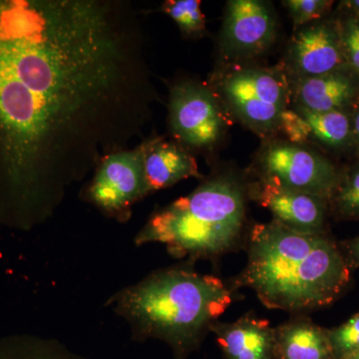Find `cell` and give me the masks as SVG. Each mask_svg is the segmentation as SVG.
Segmentation results:
<instances>
[{"instance_id": "obj_1", "label": "cell", "mask_w": 359, "mask_h": 359, "mask_svg": "<svg viewBox=\"0 0 359 359\" xmlns=\"http://www.w3.org/2000/svg\"><path fill=\"white\" fill-rule=\"evenodd\" d=\"M159 101L126 0H0V224L46 223Z\"/></svg>"}, {"instance_id": "obj_2", "label": "cell", "mask_w": 359, "mask_h": 359, "mask_svg": "<svg viewBox=\"0 0 359 359\" xmlns=\"http://www.w3.org/2000/svg\"><path fill=\"white\" fill-rule=\"evenodd\" d=\"M245 249L247 266L231 282L248 287L264 306L302 314L327 306L351 282V266L327 235H302L282 224L252 226Z\"/></svg>"}, {"instance_id": "obj_3", "label": "cell", "mask_w": 359, "mask_h": 359, "mask_svg": "<svg viewBox=\"0 0 359 359\" xmlns=\"http://www.w3.org/2000/svg\"><path fill=\"white\" fill-rule=\"evenodd\" d=\"M191 264L157 269L106 304L126 321L134 340L165 342L175 359H187L200 348L238 292L231 283L198 273Z\"/></svg>"}, {"instance_id": "obj_4", "label": "cell", "mask_w": 359, "mask_h": 359, "mask_svg": "<svg viewBox=\"0 0 359 359\" xmlns=\"http://www.w3.org/2000/svg\"><path fill=\"white\" fill-rule=\"evenodd\" d=\"M250 183L231 172L204 180L192 193L151 215L136 245L162 244L175 259L215 261L245 248Z\"/></svg>"}, {"instance_id": "obj_5", "label": "cell", "mask_w": 359, "mask_h": 359, "mask_svg": "<svg viewBox=\"0 0 359 359\" xmlns=\"http://www.w3.org/2000/svg\"><path fill=\"white\" fill-rule=\"evenodd\" d=\"M212 88L224 108L255 133L268 136L280 129V117L289 103V84L282 72L231 68Z\"/></svg>"}, {"instance_id": "obj_6", "label": "cell", "mask_w": 359, "mask_h": 359, "mask_svg": "<svg viewBox=\"0 0 359 359\" xmlns=\"http://www.w3.org/2000/svg\"><path fill=\"white\" fill-rule=\"evenodd\" d=\"M169 128L189 151H208L223 140L228 121L224 104L208 84L187 79L170 88Z\"/></svg>"}, {"instance_id": "obj_7", "label": "cell", "mask_w": 359, "mask_h": 359, "mask_svg": "<svg viewBox=\"0 0 359 359\" xmlns=\"http://www.w3.org/2000/svg\"><path fill=\"white\" fill-rule=\"evenodd\" d=\"M257 181L330 199L340 171L318 151L289 141L264 146L257 162Z\"/></svg>"}, {"instance_id": "obj_8", "label": "cell", "mask_w": 359, "mask_h": 359, "mask_svg": "<svg viewBox=\"0 0 359 359\" xmlns=\"http://www.w3.org/2000/svg\"><path fill=\"white\" fill-rule=\"evenodd\" d=\"M149 195L141 142L106 156L81 192L85 202L119 223L128 222L133 205Z\"/></svg>"}, {"instance_id": "obj_9", "label": "cell", "mask_w": 359, "mask_h": 359, "mask_svg": "<svg viewBox=\"0 0 359 359\" xmlns=\"http://www.w3.org/2000/svg\"><path fill=\"white\" fill-rule=\"evenodd\" d=\"M278 20L273 6L262 0L226 2L219 47L231 60L256 57L275 43Z\"/></svg>"}, {"instance_id": "obj_10", "label": "cell", "mask_w": 359, "mask_h": 359, "mask_svg": "<svg viewBox=\"0 0 359 359\" xmlns=\"http://www.w3.org/2000/svg\"><path fill=\"white\" fill-rule=\"evenodd\" d=\"M347 66L337 20L316 21L297 29L289 45L285 69L294 82Z\"/></svg>"}, {"instance_id": "obj_11", "label": "cell", "mask_w": 359, "mask_h": 359, "mask_svg": "<svg viewBox=\"0 0 359 359\" xmlns=\"http://www.w3.org/2000/svg\"><path fill=\"white\" fill-rule=\"evenodd\" d=\"M250 199L273 214V221L302 235H327L328 200L256 181L250 183Z\"/></svg>"}, {"instance_id": "obj_12", "label": "cell", "mask_w": 359, "mask_h": 359, "mask_svg": "<svg viewBox=\"0 0 359 359\" xmlns=\"http://www.w3.org/2000/svg\"><path fill=\"white\" fill-rule=\"evenodd\" d=\"M294 84L297 107L313 112H351L358 105L359 75L348 66Z\"/></svg>"}, {"instance_id": "obj_13", "label": "cell", "mask_w": 359, "mask_h": 359, "mask_svg": "<svg viewBox=\"0 0 359 359\" xmlns=\"http://www.w3.org/2000/svg\"><path fill=\"white\" fill-rule=\"evenodd\" d=\"M149 193L170 188L189 178L203 179L197 161L176 141L151 137L141 141Z\"/></svg>"}, {"instance_id": "obj_14", "label": "cell", "mask_w": 359, "mask_h": 359, "mask_svg": "<svg viewBox=\"0 0 359 359\" xmlns=\"http://www.w3.org/2000/svg\"><path fill=\"white\" fill-rule=\"evenodd\" d=\"M226 359H276L275 328L266 320L245 314L233 323L210 327Z\"/></svg>"}, {"instance_id": "obj_15", "label": "cell", "mask_w": 359, "mask_h": 359, "mask_svg": "<svg viewBox=\"0 0 359 359\" xmlns=\"http://www.w3.org/2000/svg\"><path fill=\"white\" fill-rule=\"evenodd\" d=\"M276 359H335L327 330L304 316L275 327Z\"/></svg>"}, {"instance_id": "obj_16", "label": "cell", "mask_w": 359, "mask_h": 359, "mask_svg": "<svg viewBox=\"0 0 359 359\" xmlns=\"http://www.w3.org/2000/svg\"><path fill=\"white\" fill-rule=\"evenodd\" d=\"M0 359H90L50 337L29 334L0 337Z\"/></svg>"}, {"instance_id": "obj_17", "label": "cell", "mask_w": 359, "mask_h": 359, "mask_svg": "<svg viewBox=\"0 0 359 359\" xmlns=\"http://www.w3.org/2000/svg\"><path fill=\"white\" fill-rule=\"evenodd\" d=\"M295 111L309 123L311 138L316 139L321 145L335 151L353 148L351 111L313 112L299 107L295 108Z\"/></svg>"}, {"instance_id": "obj_18", "label": "cell", "mask_w": 359, "mask_h": 359, "mask_svg": "<svg viewBox=\"0 0 359 359\" xmlns=\"http://www.w3.org/2000/svg\"><path fill=\"white\" fill-rule=\"evenodd\" d=\"M328 205L337 218L359 219V161L340 172Z\"/></svg>"}, {"instance_id": "obj_19", "label": "cell", "mask_w": 359, "mask_h": 359, "mask_svg": "<svg viewBox=\"0 0 359 359\" xmlns=\"http://www.w3.org/2000/svg\"><path fill=\"white\" fill-rule=\"evenodd\" d=\"M162 11L177 23L185 36H200L205 30V18L199 0H167Z\"/></svg>"}, {"instance_id": "obj_20", "label": "cell", "mask_w": 359, "mask_h": 359, "mask_svg": "<svg viewBox=\"0 0 359 359\" xmlns=\"http://www.w3.org/2000/svg\"><path fill=\"white\" fill-rule=\"evenodd\" d=\"M283 4L289 11L295 30L323 20L334 6V1L328 0H287Z\"/></svg>"}, {"instance_id": "obj_21", "label": "cell", "mask_w": 359, "mask_h": 359, "mask_svg": "<svg viewBox=\"0 0 359 359\" xmlns=\"http://www.w3.org/2000/svg\"><path fill=\"white\" fill-rule=\"evenodd\" d=\"M335 359H342L359 351V313L344 325L327 330Z\"/></svg>"}, {"instance_id": "obj_22", "label": "cell", "mask_w": 359, "mask_h": 359, "mask_svg": "<svg viewBox=\"0 0 359 359\" xmlns=\"http://www.w3.org/2000/svg\"><path fill=\"white\" fill-rule=\"evenodd\" d=\"M337 20L346 65L359 75V15L348 11Z\"/></svg>"}, {"instance_id": "obj_23", "label": "cell", "mask_w": 359, "mask_h": 359, "mask_svg": "<svg viewBox=\"0 0 359 359\" xmlns=\"http://www.w3.org/2000/svg\"><path fill=\"white\" fill-rule=\"evenodd\" d=\"M278 130L287 136V141L297 145H304L311 137V129L306 120L289 108L283 112Z\"/></svg>"}, {"instance_id": "obj_24", "label": "cell", "mask_w": 359, "mask_h": 359, "mask_svg": "<svg viewBox=\"0 0 359 359\" xmlns=\"http://www.w3.org/2000/svg\"><path fill=\"white\" fill-rule=\"evenodd\" d=\"M344 254L351 268H359V236L353 240L349 241L346 245Z\"/></svg>"}, {"instance_id": "obj_25", "label": "cell", "mask_w": 359, "mask_h": 359, "mask_svg": "<svg viewBox=\"0 0 359 359\" xmlns=\"http://www.w3.org/2000/svg\"><path fill=\"white\" fill-rule=\"evenodd\" d=\"M351 115V127H353V145L359 158V104L353 108Z\"/></svg>"}, {"instance_id": "obj_26", "label": "cell", "mask_w": 359, "mask_h": 359, "mask_svg": "<svg viewBox=\"0 0 359 359\" xmlns=\"http://www.w3.org/2000/svg\"><path fill=\"white\" fill-rule=\"evenodd\" d=\"M341 6L346 7L347 11L359 15V0H348V1H342Z\"/></svg>"}, {"instance_id": "obj_27", "label": "cell", "mask_w": 359, "mask_h": 359, "mask_svg": "<svg viewBox=\"0 0 359 359\" xmlns=\"http://www.w3.org/2000/svg\"><path fill=\"white\" fill-rule=\"evenodd\" d=\"M342 359H359V351H354V353L348 354V355Z\"/></svg>"}]
</instances>
